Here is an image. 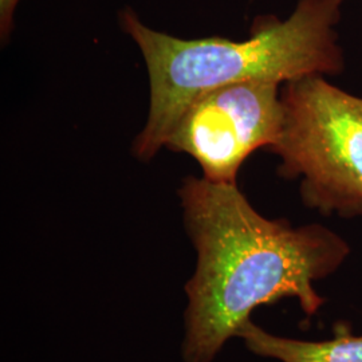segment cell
<instances>
[{"label": "cell", "instance_id": "cell-1", "mask_svg": "<svg viewBox=\"0 0 362 362\" xmlns=\"http://www.w3.org/2000/svg\"><path fill=\"white\" fill-rule=\"evenodd\" d=\"M184 224L197 254L185 285V362H212L262 305L296 298L306 315L325 303L314 282L349 257L339 235L320 224L294 228L263 218L236 182L188 176L179 189Z\"/></svg>", "mask_w": 362, "mask_h": 362}, {"label": "cell", "instance_id": "cell-2", "mask_svg": "<svg viewBox=\"0 0 362 362\" xmlns=\"http://www.w3.org/2000/svg\"><path fill=\"white\" fill-rule=\"evenodd\" d=\"M345 0H299L286 21L258 18L251 37L181 39L153 30L132 8L119 13L121 28L143 54L151 83L146 124L133 153L148 161L167 145L184 110L220 86L248 82H291L338 74L344 67L334 25Z\"/></svg>", "mask_w": 362, "mask_h": 362}, {"label": "cell", "instance_id": "cell-3", "mask_svg": "<svg viewBox=\"0 0 362 362\" xmlns=\"http://www.w3.org/2000/svg\"><path fill=\"white\" fill-rule=\"evenodd\" d=\"M284 122L270 151L279 173L302 177L300 196L322 215H362V98L327 83L322 76L286 83Z\"/></svg>", "mask_w": 362, "mask_h": 362}, {"label": "cell", "instance_id": "cell-4", "mask_svg": "<svg viewBox=\"0 0 362 362\" xmlns=\"http://www.w3.org/2000/svg\"><path fill=\"white\" fill-rule=\"evenodd\" d=\"M278 85L248 81L199 95L181 115L167 148L194 157L203 177L236 182L247 157L276 143L284 122Z\"/></svg>", "mask_w": 362, "mask_h": 362}, {"label": "cell", "instance_id": "cell-5", "mask_svg": "<svg viewBox=\"0 0 362 362\" xmlns=\"http://www.w3.org/2000/svg\"><path fill=\"white\" fill-rule=\"evenodd\" d=\"M333 330L332 339L302 341L270 334L250 320L238 337L254 354L282 362H362V336L353 334L348 321H338Z\"/></svg>", "mask_w": 362, "mask_h": 362}, {"label": "cell", "instance_id": "cell-6", "mask_svg": "<svg viewBox=\"0 0 362 362\" xmlns=\"http://www.w3.org/2000/svg\"><path fill=\"white\" fill-rule=\"evenodd\" d=\"M21 0H0V38L4 43L10 38L13 27V16Z\"/></svg>", "mask_w": 362, "mask_h": 362}]
</instances>
